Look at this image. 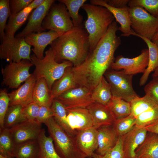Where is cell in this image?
I'll return each mask as SVG.
<instances>
[{
  "mask_svg": "<svg viewBox=\"0 0 158 158\" xmlns=\"http://www.w3.org/2000/svg\"><path fill=\"white\" fill-rule=\"evenodd\" d=\"M118 28L117 22L114 21L84 61L78 66L72 67L78 87H85L92 92L111 68L115 52L121 43L120 37L116 35Z\"/></svg>",
  "mask_w": 158,
  "mask_h": 158,
  "instance_id": "cell-1",
  "label": "cell"
},
{
  "mask_svg": "<svg viewBox=\"0 0 158 158\" xmlns=\"http://www.w3.org/2000/svg\"><path fill=\"white\" fill-rule=\"evenodd\" d=\"M50 45L57 62L68 61L73 67L77 66L84 61L89 52L88 34L82 25L74 27Z\"/></svg>",
  "mask_w": 158,
  "mask_h": 158,
  "instance_id": "cell-2",
  "label": "cell"
},
{
  "mask_svg": "<svg viewBox=\"0 0 158 158\" xmlns=\"http://www.w3.org/2000/svg\"><path fill=\"white\" fill-rule=\"evenodd\" d=\"M81 8L87 14L85 27L88 34L90 51L106 33L115 18L108 9L102 6L85 3Z\"/></svg>",
  "mask_w": 158,
  "mask_h": 158,
  "instance_id": "cell-3",
  "label": "cell"
},
{
  "mask_svg": "<svg viewBox=\"0 0 158 158\" xmlns=\"http://www.w3.org/2000/svg\"><path fill=\"white\" fill-rule=\"evenodd\" d=\"M30 58L31 62L35 66L32 74L37 80L41 78H44L50 91L54 83L62 77L66 69L73 66L68 61L57 62L51 47L45 52L42 59L38 58L34 54L30 55Z\"/></svg>",
  "mask_w": 158,
  "mask_h": 158,
  "instance_id": "cell-4",
  "label": "cell"
},
{
  "mask_svg": "<svg viewBox=\"0 0 158 158\" xmlns=\"http://www.w3.org/2000/svg\"><path fill=\"white\" fill-rule=\"evenodd\" d=\"M52 138L55 150L62 158H86L87 156L78 147L75 137L69 135L56 123L54 117L44 123Z\"/></svg>",
  "mask_w": 158,
  "mask_h": 158,
  "instance_id": "cell-5",
  "label": "cell"
},
{
  "mask_svg": "<svg viewBox=\"0 0 158 158\" xmlns=\"http://www.w3.org/2000/svg\"><path fill=\"white\" fill-rule=\"evenodd\" d=\"M128 11L132 30L151 40L158 27V19L140 6L129 7Z\"/></svg>",
  "mask_w": 158,
  "mask_h": 158,
  "instance_id": "cell-6",
  "label": "cell"
},
{
  "mask_svg": "<svg viewBox=\"0 0 158 158\" xmlns=\"http://www.w3.org/2000/svg\"><path fill=\"white\" fill-rule=\"evenodd\" d=\"M104 76L109 83L112 96L130 102L138 96L132 84L133 75L126 74L123 70H107Z\"/></svg>",
  "mask_w": 158,
  "mask_h": 158,
  "instance_id": "cell-7",
  "label": "cell"
},
{
  "mask_svg": "<svg viewBox=\"0 0 158 158\" xmlns=\"http://www.w3.org/2000/svg\"><path fill=\"white\" fill-rule=\"evenodd\" d=\"M42 26L45 30H52L61 34L74 27L66 6L61 2L51 5Z\"/></svg>",
  "mask_w": 158,
  "mask_h": 158,
  "instance_id": "cell-8",
  "label": "cell"
},
{
  "mask_svg": "<svg viewBox=\"0 0 158 158\" xmlns=\"http://www.w3.org/2000/svg\"><path fill=\"white\" fill-rule=\"evenodd\" d=\"M31 47L24 38L5 37L0 46V58L9 62L23 59L31 61Z\"/></svg>",
  "mask_w": 158,
  "mask_h": 158,
  "instance_id": "cell-9",
  "label": "cell"
},
{
  "mask_svg": "<svg viewBox=\"0 0 158 158\" xmlns=\"http://www.w3.org/2000/svg\"><path fill=\"white\" fill-rule=\"evenodd\" d=\"M33 65L27 59H23L19 62H9L1 71L3 76L1 84L9 88H16L25 82L32 74L29 72Z\"/></svg>",
  "mask_w": 158,
  "mask_h": 158,
  "instance_id": "cell-10",
  "label": "cell"
},
{
  "mask_svg": "<svg viewBox=\"0 0 158 158\" xmlns=\"http://www.w3.org/2000/svg\"><path fill=\"white\" fill-rule=\"evenodd\" d=\"M148 49H144L141 54L133 58H128L122 55L118 56L111 64V69L116 71L122 69L127 74L132 75L143 73L149 62Z\"/></svg>",
  "mask_w": 158,
  "mask_h": 158,
  "instance_id": "cell-11",
  "label": "cell"
},
{
  "mask_svg": "<svg viewBox=\"0 0 158 158\" xmlns=\"http://www.w3.org/2000/svg\"><path fill=\"white\" fill-rule=\"evenodd\" d=\"M92 92L85 87L79 86L64 92L57 98L66 109L86 108L95 102L92 97Z\"/></svg>",
  "mask_w": 158,
  "mask_h": 158,
  "instance_id": "cell-12",
  "label": "cell"
},
{
  "mask_svg": "<svg viewBox=\"0 0 158 158\" xmlns=\"http://www.w3.org/2000/svg\"><path fill=\"white\" fill-rule=\"evenodd\" d=\"M54 1V0H45L41 5L34 9L29 16L28 23L25 27L15 37L24 38L32 33L45 31L46 30L42 27V23L51 6Z\"/></svg>",
  "mask_w": 158,
  "mask_h": 158,
  "instance_id": "cell-13",
  "label": "cell"
},
{
  "mask_svg": "<svg viewBox=\"0 0 158 158\" xmlns=\"http://www.w3.org/2000/svg\"><path fill=\"white\" fill-rule=\"evenodd\" d=\"M42 128L35 121H26L8 129L16 145L28 140H37Z\"/></svg>",
  "mask_w": 158,
  "mask_h": 158,
  "instance_id": "cell-14",
  "label": "cell"
},
{
  "mask_svg": "<svg viewBox=\"0 0 158 158\" xmlns=\"http://www.w3.org/2000/svg\"><path fill=\"white\" fill-rule=\"evenodd\" d=\"M147 133L145 127L135 125L121 136L124 158H136L135 151L145 140Z\"/></svg>",
  "mask_w": 158,
  "mask_h": 158,
  "instance_id": "cell-15",
  "label": "cell"
},
{
  "mask_svg": "<svg viewBox=\"0 0 158 158\" xmlns=\"http://www.w3.org/2000/svg\"><path fill=\"white\" fill-rule=\"evenodd\" d=\"M62 34L52 30L39 33H32L24 37L26 43L32 46V50L38 58L42 59L44 57L45 48L54 40Z\"/></svg>",
  "mask_w": 158,
  "mask_h": 158,
  "instance_id": "cell-16",
  "label": "cell"
},
{
  "mask_svg": "<svg viewBox=\"0 0 158 158\" xmlns=\"http://www.w3.org/2000/svg\"><path fill=\"white\" fill-rule=\"evenodd\" d=\"M36 81L32 74L20 87L8 93L9 106L20 105L23 108L32 102L33 90Z\"/></svg>",
  "mask_w": 158,
  "mask_h": 158,
  "instance_id": "cell-17",
  "label": "cell"
},
{
  "mask_svg": "<svg viewBox=\"0 0 158 158\" xmlns=\"http://www.w3.org/2000/svg\"><path fill=\"white\" fill-rule=\"evenodd\" d=\"M97 129L93 126L77 131L74 138L78 148L88 157L91 156L98 147Z\"/></svg>",
  "mask_w": 158,
  "mask_h": 158,
  "instance_id": "cell-18",
  "label": "cell"
},
{
  "mask_svg": "<svg viewBox=\"0 0 158 158\" xmlns=\"http://www.w3.org/2000/svg\"><path fill=\"white\" fill-rule=\"evenodd\" d=\"M90 4L104 7L108 9L114 16L116 21L120 25L118 30L122 32L121 36L129 37L132 32L131 23L128 11V7L118 8L112 7L107 4L106 0H91Z\"/></svg>",
  "mask_w": 158,
  "mask_h": 158,
  "instance_id": "cell-19",
  "label": "cell"
},
{
  "mask_svg": "<svg viewBox=\"0 0 158 158\" xmlns=\"http://www.w3.org/2000/svg\"><path fill=\"white\" fill-rule=\"evenodd\" d=\"M86 108L91 116L93 126L97 129L112 126L116 120L107 105L95 102Z\"/></svg>",
  "mask_w": 158,
  "mask_h": 158,
  "instance_id": "cell-20",
  "label": "cell"
},
{
  "mask_svg": "<svg viewBox=\"0 0 158 158\" xmlns=\"http://www.w3.org/2000/svg\"><path fill=\"white\" fill-rule=\"evenodd\" d=\"M66 109L68 123L73 130L77 131L93 126L91 116L87 108Z\"/></svg>",
  "mask_w": 158,
  "mask_h": 158,
  "instance_id": "cell-21",
  "label": "cell"
},
{
  "mask_svg": "<svg viewBox=\"0 0 158 158\" xmlns=\"http://www.w3.org/2000/svg\"><path fill=\"white\" fill-rule=\"evenodd\" d=\"M97 130L98 147L96 153L103 155L115 146L118 137L112 126L101 127Z\"/></svg>",
  "mask_w": 158,
  "mask_h": 158,
  "instance_id": "cell-22",
  "label": "cell"
},
{
  "mask_svg": "<svg viewBox=\"0 0 158 158\" xmlns=\"http://www.w3.org/2000/svg\"><path fill=\"white\" fill-rule=\"evenodd\" d=\"M135 154L136 158H158V134L147 132Z\"/></svg>",
  "mask_w": 158,
  "mask_h": 158,
  "instance_id": "cell-23",
  "label": "cell"
},
{
  "mask_svg": "<svg viewBox=\"0 0 158 158\" xmlns=\"http://www.w3.org/2000/svg\"><path fill=\"white\" fill-rule=\"evenodd\" d=\"M72 67L67 68L62 77L53 85L51 90L53 101L64 92L78 87L72 70Z\"/></svg>",
  "mask_w": 158,
  "mask_h": 158,
  "instance_id": "cell-24",
  "label": "cell"
},
{
  "mask_svg": "<svg viewBox=\"0 0 158 158\" xmlns=\"http://www.w3.org/2000/svg\"><path fill=\"white\" fill-rule=\"evenodd\" d=\"M131 35L141 38L146 43L148 47L149 54L148 64L140 79L139 85L141 86L145 83L151 73L154 71L158 66V47L151 40L137 35L132 29Z\"/></svg>",
  "mask_w": 158,
  "mask_h": 158,
  "instance_id": "cell-25",
  "label": "cell"
},
{
  "mask_svg": "<svg viewBox=\"0 0 158 158\" xmlns=\"http://www.w3.org/2000/svg\"><path fill=\"white\" fill-rule=\"evenodd\" d=\"M33 10L28 6L17 13L11 14L6 26L5 37H14L16 32L25 23Z\"/></svg>",
  "mask_w": 158,
  "mask_h": 158,
  "instance_id": "cell-26",
  "label": "cell"
},
{
  "mask_svg": "<svg viewBox=\"0 0 158 158\" xmlns=\"http://www.w3.org/2000/svg\"><path fill=\"white\" fill-rule=\"evenodd\" d=\"M53 101L45 79L41 78L37 80L33 90L32 102L40 106L51 107Z\"/></svg>",
  "mask_w": 158,
  "mask_h": 158,
  "instance_id": "cell-27",
  "label": "cell"
},
{
  "mask_svg": "<svg viewBox=\"0 0 158 158\" xmlns=\"http://www.w3.org/2000/svg\"><path fill=\"white\" fill-rule=\"evenodd\" d=\"M51 108L54 113V118L58 124L70 136L75 137L77 131L73 130L67 119L66 109L64 105L56 99L53 100Z\"/></svg>",
  "mask_w": 158,
  "mask_h": 158,
  "instance_id": "cell-28",
  "label": "cell"
},
{
  "mask_svg": "<svg viewBox=\"0 0 158 158\" xmlns=\"http://www.w3.org/2000/svg\"><path fill=\"white\" fill-rule=\"evenodd\" d=\"M39 150L37 158H62L56 152L50 136H47L42 129L37 138Z\"/></svg>",
  "mask_w": 158,
  "mask_h": 158,
  "instance_id": "cell-29",
  "label": "cell"
},
{
  "mask_svg": "<svg viewBox=\"0 0 158 158\" xmlns=\"http://www.w3.org/2000/svg\"><path fill=\"white\" fill-rule=\"evenodd\" d=\"M112 96L110 85L103 76L92 91V98L95 102L107 105Z\"/></svg>",
  "mask_w": 158,
  "mask_h": 158,
  "instance_id": "cell-30",
  "label": "cell"
},
{
  "mask_svg": "<svg viewBox=\"0 0 158 158\" xmlns=\"http://www.w3.org/2000/svg\"><path fill=\"white\" fill-rule=\"evenodd\" d=\"M39 150L37 140L26 141L16 145L14 152L16 158H37Z\"/></svg>",
  "mask_w": 158,
  "mask_h": 158,
  "instance_id": "cell-31",
  "label": "cell"
},
{
  "mask_svg": "<svg viewBox=\"0 0 158 158\" xmlns=\"http://www.w3.org/2000/svg\"><path fill=\"white\" fill-rule=\"evenodd\" d=\"M131 113L136 118L141 113L158 105V102L154 99L147 95L142 97L138 96L130 102Z\"/></svg>",
  "mask_w": 158,
  "mask_h": 158,
  "instance_id": "cell-32",
  "label": "cell"
},
{
  "mask_svg": "<svg viewBox=\"0 0 158 158\" xmlns=\"http://www.w3.org/2000/svg\"><path fill=\"white\" fill-rule=\"evenodd\" d=\"M16 145L8 128H0V155L6 158H14Z\"/></svg>",
  "mask_w": 158,
  "mask_h": 158,
  "instance_id": "cell-33",
  "label": "cell"
},
{
  "mask_svg": "<svg viewBox=\"0 0 158 158\" xmlns=\"http://www.w3.org/2000/svg\"><path fill=\"white\" fill-rule=\"evenodd\" d=\"M107 106L116 119L126 117L131 114L130 103L119 98L113 96Z\"/></svg>",
  "mask_w": 158,
  "mask_h": 158,
  "instance_id": "cell-34",
  "label": "cell"
},
{
  "mask_svg": "<svg viewBox=\"0 0 158 158\" xmlns=\"http://www.w3.org/2000/svg\"><path fill=\"white\" fill-rule=\"evenodd\" d=\"M86 0H59L58 1L66 6L74 27L82 25L83 18L79 13L80 8L85 3Z\"/></svg>",
  "mask_w": 158,
  "mask_h": 158,
  "instance_id": "cell-35",
  "label": "cell"
},
{
  "mask_svg": "<svg viewBox=\"0 0 158 158\" xmlns=\"http://www.w3.org/2000/svg\"><path fill=\"white\" fill-rule=\"evenodd\" d=\"M23 108L20 105L9 106L4 118V128L9 129L19 123L27 121L23 112Z\"/></svg>",
  "mask_w": 158,
  "mask_h": 158,
  "instance_id": "cell-36",
  "label": "cell"
},
{
  "mask_svg": "<svg viewBox=\"0 0 158 158\" xmlns=\"http://www.w3.org/2000/svg\"><path fill=\"white\" fill-rule=\"evenodd\" d=\"M136 118L131 114L126 117L116 119L112 126L116 135L123 136L129 132L136 125Z\"/></svg>",
  "mask_w": 158,
  "mask_h": 158,
  "instance_id": "cell-37",
  "label": "cell"
},
{
  "mask_svg": "<svg viewBox=\"0 0 158 158\" xmlns=\"http://www.w3.org/2000/svg\"><path fill=\"white\" fill-rule=\"evenodd\" d=\"M136 125L145 127L158 120V105L141 113L136 117Z\"/></svg>",
  "mask_w": 158,
  "mask_h": 158,
  "instance_id": "cell-38",
  "label": "cell"
},
{
  "mask_svg": "<svg viewBox=\"0 0 158 158\" xmlns=\"http://www.w3.org/2000/svg\"><path fill=\"white\" fill-rule=\"evenodd\" d=\"M129 7L141 6L158 19V0H129Z\"/></svg>",
  "mask_w": 158,
  "mask_h": 158,
  "instance_id": "cell-39",
  "label": "cell"
},
{
  "mask_svg": "<svg viewBox=\"0 0 158 158\" xmlns=\"http://www.w3.org/2000/svg\"><path fill=\"white\" fill-rule=\"evenodd\" d=\"M9 0H0V37L2 43L5 37L7 20L11 15Z\"/></svg>",
  "mask_w": 158,
  "mask_h": 158,
  "instance_id": "cell-40",
  "label": "cell"
},
{
  "mask_svg": "<svg viewBox=\"0 0 158 158\" xmlns=\"http://www.w3.org/2000/svg\"><path fill=\"white\" fill-rule=\"evenodd\" d=\"M92 158H124L122 149L121 136L118 137V140L115 146L103 155L94 152Z\"/></svg>",
  "mask_w": 158,
  "mask_h": 158,
  "instance_id": "cell-41",
  "label": "cell"
},
{
  "mask_svg": "<svg viewBox=\"0 0 158 158\" xmlns=\"http://www.w3.org/2000/svg\"><path fill=\"white\" fill-rule=\"evenodd\" d=\"M10 99L6 89L0 91V127L4 128V119L9 106Z\"/></svg>",
  "mask_w": 158,
  "mask_h": 158,
  "instance_id": "cell-42",
  "label": "cell"
},
{
  "mask_svg": "<svg viewBox=\"0 0 158 158\" xmlns=\"http://www.w3.org/2000/svg\"><path fill=\"white\" fill-rule=\"evenodd\" d=\"M40 106L32 102L23 108V112L27 121H35L39 112Z\"/></svg>",
  "mask_w": 158,
  "mask_h": 158,
  "instance_id": "cell-43",
  "label": "cell"
},
{
  "mask_svg": "<svg viewBox=\"0 0 158 158\" xmlns=\"http://www.w3.org/2000/svg\"><path fill=\"white\" fill-rule=\"evenodd\" d=\"M144 91L146 95L151 97L158 102V77H153L145 85Z\"/></svg>",
  "mask_w": 158,
  "mask_h": 158,
  "instance_id": "cell-44",
  "label": "cell"
},
{
  "mask_svg": "<svg viewBox=\"0 0 158 158\" xmlns=\"http://www.w3.org/2000/svg\"><path fill=\"white\" fill-rule=\"evenodd\" d=\"M54 116V113L51 107L41 106H40L38 114L35 121L38 124L41 125L42 123H44L47 120Z\"/></svg>",
  "mask_w": 158,
  "mask_h": 158,
  "instance_id": "cell-45",
  "label": "cell"
},
{
  "mask_svg": "<svg viewBox=\"0 0 158 158\" xmlns=\"http://www.w3.org/2000/svg\"><path fill=\"white\" fill-rule=\"evenodd\" d=\"M33 0H11L9 1L11 14L20 12L27 7Z\"/></svg>",
  "mask_w": 158,
  "mask_h": 158,
  "instance_id": "cell-46",
  "label": "cell"
},
{
  "mask_svg": "<svg viewBox=\"0 0 158 158\" xmlns=\"http://www.w3.org/2000/svg\"><path fill=\"white\" fill-rule=\"evenodd\" d=\"M106 1L109 5L116 8H121L127 6L129 0H106Z\"/></svg>",
  "mask_w": 158,
  "mask_h": 158,
  "instance_id": "cell-47",
  "label": "cell"
},
{
  "mask_svg": "<svg viewBox=\"0 0 158 158\" xmlns=\"http://www.w3.org/2000/svg\"><path fill=\"white\" fill-rule=\"evenodd\" d=\"M147 132L158 134V120L145 127Z\"/></svg>",
  "mask_w": 158,
  "mask_h": 158,
  "instance_id": "cell-48",
  "label": "cell"
},
{
  "mask_svg": "<svg viewBox=\"0 0 158 158\" xmlns=\"http://www.w3.org/2000/svg\"><path fill=\"white\" fill-rule=\"evenodd\" d=\"M45 0H34L28 6L32 8L33 10L39 7L45 1Z\"/></svg>",
  "mask_w": 158,
  "mask_h": 158,
  "instance_id": "cell-49",
  "label": "cell"
},
{
  "mask_svg": "<svg viewBox=\"0 0 158 158\" xmlns=\"http://www.w3.org/2000/svg\"><path fill=\"white\" fill-rule=\"evenodd\" d=\"M151 40L158 47V27Z\"/></svg>",
  "mask_w": 158,
  "mask_h": 158,
  "instance_id": "cell-50",
  "label": "cell"
},
{
  "mask_svg": "<svg viewBox=\"0 0 158 158\" xmlns=\"http://www.w3.org/2000/svg\"><path fill=\"white\" fill-rule=\"evenodd\" d=\"M152 75L153 77H158V66L156 68L154 71Z\"/></svg>",
  "mask_w": 158,
  "mask_h": 158,
  "instance_id": "cell-51",
  "label": "cell"
},
{
  "mask_svg": "<svg viewBox=\"0 0 158 158\" xmlns=\"http://www.w3.org/2000/svg\"><path fill=\"white\" fill-rule=\"evenodd\" d=\"M0 158H6L0 155Z\"/></svg>",
  "mask_w": 158,
  "mask_h": 158,
  "instance_id": "cell-52",
  "label": "cell"
}]
</instances>
